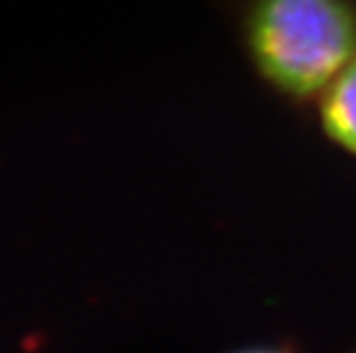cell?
Masks as SVG:
<instances>
[{
    "mask_svg": "<svg viewBox=\"0 0 356 353\" xmlns=\"http://www.w3.org/2000/svg\"><path fill=\"white\" fill-rule=\"evenodd\" d=\"M235 26L256 79L293 107L314 105L356 58V0H239Z\"/></svg>",
    "mask_w": 356,
    "mask_h": 353,
    "instance_id": "obj_1",
    "label": "cell"
},
{
    "mask_svg": "<svg viewBox=\"0 0 356 353\" xmlns=\"http://www.w3.org/2000/svg\"><path fill=\"white\" fill-rule=\"evenodd\" d=\"M316 111L322 137L356 157V58L322 92Z\"/></svg>",
    "mask_w": 356,
    "mask_h": 353,
    "instance_id": "obj_2",
    "label": "cell"
},
{
    "mask_svg": "<svg viewBox=\"0 0 356 353\" xmlns=\"http://www.w3.org/2000/svg\"><path fill=\"white\" fill-rule=\"evenodd\" d=\"M237 353H286L282 349H245V351H237Z\"/></svg>",
    "mask_w": 356,
    "mask_h": 353,
    "instance_id": "obj_3",
    "label": "cell"
}]
</instances>
